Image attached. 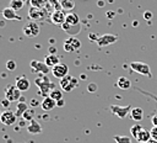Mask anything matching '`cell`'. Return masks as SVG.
Wrapping results in <instances>:
<instances>
[{
	"mask_svg": "<svg viewBox=\"0 0 157 143\" xmlns=\"http://www.w3.org/2000/svg\"><path fill=\"white\" fill-rule=\"evenodd\" d=\"M4 94H5V99H7L10 102H13L21 99V91L17 89L16 85H11V84L6 85Z\"/></svg>",
	"mask_w": 157,
	"mask_h": 143,
	"instance_id": "1",
	"label": "cell"
},
{
	"mask_svg": "<svg viewBox=\"0 0 157 143\" xmlns=\"http://www.w3.org/2000/svg\"><path fill=\"white\" fill-rule=\"evenodd\" d=\"M36 84H37V85L39 86V89H40V91H38V92H40V95H43V96H45L49 91L56 89L55 85H54L53 83H50L49 80H47L44 76L37 78V79H36Z\"/></svg>",
	"mask_w": 157,
	"mask_h": 143,
	"instance_id": "2",
	"label": "cell"
},
{
	"mask_svg": "<svg viewBox=\"0 0 157 143\" xmlns=\"http://www.w3.org/2000/svg\"><path fill=\"white\" fill-rule=\"evenodd\" d=\"M129 65L134 72H136V73H139L141 75L151 76V68H150L148 64H146L144 62H131Z\"/></svg>",
	"mask_w": 157,
	"mask_h": 143,
	"instance_id": "3",
	"label": "cell"
},
{
	"mask_svg": "<svg viewBox=\"0 0 157 143\" xmlns=\"http://www.w3.org/2000/svg\"><path fill=\"white\" fill-rule=\"evenodd\" d=\"M22 31H23L25 36H27V37H31V38H32V37H36V36H38V35H39L40 28H39V25H38L36 21H28V22L23 26Z\"/></svg>",
	"mask_w": 157,
	"mask_h": 143,
	"instance_id": "4",
	"label": "cell"
},
{
	"mask_svg": "<svg viewBox=\"0 0 157 143\" xmlns=\"http://www.w3.org/2000/svg\"><path fill=\"white\" fill-rule=\"evenodd\" d=\"M131 106L126 105V106H119V105H110L109 110L112 113H114L115 116H118L119 118H125L128 116V113L131 112Z\"/></svg>",
	"mask_w": 157,
	"mask_h": 143,
	"instance_id": "5",
	"label": "cell"
},
{
	"mask_svg": "<svg viewBox=\"0 0 157 143\" xmlns=\"http://www.w3.org/2000/svg\"><path fill=\"white\" fill-rule=\"evenodd\" d=\"M60 86H61L63 90L70 92L77 86V79L71 76V75H66L65 78L60 79Z\"/></svg>",
	"mask_w": 157,
	"mask_h": 143,
	"instance_id": "6",
	"label": "cell"
},
{
	"mask_svg": "<svg viewBox=\"0 0 157 143\" xmlns=\"http://www.w3.org/2000/svg\"><path fill=\"white\" fill-rule=\"evenodd\" d=\"M118 41V36L117 35H112V33H105L98 37V39L96 41V43L98 44V47H105L109 44H113Z\"/></svg>",
	"mask_w": 157,
	"mask_h": 143,
	"instance_id": "7",
	"label": "cell"
},
{
	"mask_svg": "<svg viewBox=\"0 0 157 143\" xmlns=\"http://www.w3.org/2000/svg\"><path fill=\"white\" fill-rule=\"evenodd\" d=\"M81 48V42L80 39H77L76 37H70L69 39H66L64 42V49L65 52L67 53H71V52H76L77 49Z\"/></svg>",
	"mask_w": 157,
	"mask_h": 143,
	"instance_id": "8",
	"label": "cell"
},
{
	"mask_svg": "<svg viewBox=\"0 0 157 143\" xmlns=\"http://www.w3.org/2000/svg\"><path fill=\"white\" fill-rule=\"evenodd\" d=\"M52 73L55 78L58 79H63L65 78L66 75H69V67L64 63H60L58 65H55L54 68H52Z\"/></svg>",
	"mask_w": 157,
	"mask_h": 143,
	"instance_id": "9",
	"label": "cell"
},
{
	"mask_svg": "<svg viewBox=\"0 0 157 143\" xmlns=\"http://www.w3.org/2000/svg\"><path fill=\"white\" fill-rule=\"evenodd\" d=\"M16 117H17L16 113H13L10 110H6V111L1 112V115H0V122L4 123V125H6V126H11V125H13L16 122V120H17Z\"/></svg>",
	"mask_w": 157,
	"mask_h": 143,
	"instance_id": "10",
	"label": "cell"
},
{
	"mask_svg": "<svg viewBox=\"0 0 157 143\" xmlns=\"http://www.w3.org/2000/svg\"><path fill=\"white\" fill-rule=\"evenodd\" d=\"M50 20H52V22H53L54 25H60V26H61V25L65 22V20H66V15H65V12H64L63 10H55V11L52 14Z\"/></svg>",
	"mask_w": 157,
	"mask_h": 143,
	"instance_id": "11",
	"label": "cell"
},
{
	"mask_svg": "<svg viewBox=\"0 0 157 143\" xmlns=\"http://www.w3.org/2000/svg\"><path fill=\"white\" fill-rule=\"evenodd\" d=\"M61 28L64 30V32H66L67 35H70L71 37H75L77 33H80L81 31V25H69L66 22H64L61 25Z\"/></svg>",
	"mask_w": 157,
	"mask_h": 143,
	"instance_id": "12",
	"label": "cell"
},
{
	"mask_svg": "<svg viewBox=\"0 0 157 143\" xmlns=\"http://www.w3.org/2000/svg\"><path fill=\"white\" fill-rule=\"evenodd\" d=\"M28 16L32 21H37V20H43L45 17L44 15V11L40 10L39 7H36V6H32L29 10H28Z\"/></svg>",
	"mask_w": 157,
	"mask_h": 143,
	"instance_id": "13",
	"label": "cell"
},
{
	"mask_svg": "<svg viewBox=\"0 0 157 143\" xmlns=\"http://www.w3.org/2000/svg\"><path fill=\"white\" fill-rule=\"evenodd\" d=\"M31 68H32L33 72H39V73H43V74H47L49 72V67L44 62H38L36 59H33L31 62Z\"/></svg>",
	"mask_w": 157,
	"mask_h": 143,
	"instance_id": "14",
	"label": "cell"
},
{
	"mask_svg": "<svg viewBox=\"0 0 157 143\" xmlns=\"http://www.w3.org/2000/svg\"><path fill=\"white\" fill-rule=\"evenodd\" d=\"M16 86H17V89L20 90V91H27V90H29V88H31V83H29V80L26 78V76H17L16 78V84H15Z\"/></svg>",
	"mask_w": 157,
	"mask_h": 143,
	"instance_id": "15",
	"label": "cell"
},
{
	"mask_svg": "<svg viewBox=\"0 0 157 143\" xmlns=\"http://www.w3.org/2000/svg\"><path fill=\"white\" fill-rule=\"evenodd\" d=\"M1 15H2V17H4L5 20H9V21H12V20H21V17L16 14V11H15L13 9H11L10 6L2 9Z\"/></svg>",
	"mask_w": 157,
	"mask_h": 143,
	"instance_id": "16",
	"label": "cell"
},
{
	"mask_svg": "<svg viewBox=\"0 0 157 143\" xmlns=\"http://www.w3.org/2000/svg\"><path fill=\"white\" fill-rule=\"evenodd\" d=\"M27 132L31 134H39L42 133V126L36 120H32L27 126Z\"/></svg>",
	"mask_w": 157,
	"mask_h": 143,
	"instance_id": "17",
	"label": "cell"
},
{
	"mask_svg": "<svg viewBox=\"0 0 157 143\" xmlns=\"http://www.w3.org/2000/svg\"><path fill=\"white\" fill-rule=\"evenodd\" d=\"M40 106H42V108H43L44 111H50V110H53V108L56 106V101L53 100L50 96H45V97L43 99Z\"/></svg>",
	"mask_w": 157,
	"mask_h": 143,
	"instance_id": "18",
	"label": "cell"
},
{
	"mask_svg": "<svg viewBox=\"0 0 157 143\" xmlns=\"http://www.w3.org/2000/svg\"><path fill=\"white\" fill-rule=\"evenodd\" d=\"M151 138H152V137H151V131L142 128V129L140 131V133L137 134L136 141H137L139 143H147V142H148Z\"/></svg>",
	"mask_w": 157,
	"mask_h": 143,
	"instance_id": "19",
	"label": "cell"
},
{
	"mask_svg": "<svg viewBox=\"0 0 157 143\" xmlns=\"http://www.w3.org/2000/svg\"><path fill=\"white\" fill-rule=\"evenodd\" d=\"M130 116H131V118L134 121L140 122L144 118V110H142V107H139V106L137 107H132L131 112H130Z\"/></svg>",
	"mask_w": 157,
	"mask_h": 143,
	"instance_id": "20",
	"label": "cell"
},
{
	"mask_svg": "<svg viewBox=\"0 0 157 143\" xmlns=\"http://www.w3.org/2000/svg\"><path fill=\"white\" fill-rule=\"evenodd\" d=\"M44 63H45L49 68H54L55 65L60 64L59 58H58L55 54H48V55H45V57H44Z\"/></svg>",
	"mask_w": 157,
	"mask_h": 143,
	"instance_id": "21",
	"label": "cell"
},
{
	"mask_svg": "<svg viewBox=\"0 0 157 143\" xmlns=\"http://www.w3.org/2000/svg\"><path fill=\"white\" fill-rule=\"evenodd\" d=\"M117 85H118V88L121 89V90H128V89H130V86H131V81H130L126 76H120V78H118V80H117Z\"/></svg>",
	"mask_w": 157,
	"mask_h": 143,
	"instance_id": "22",
	"label": "cell"
},
{
	"mask_svg": "<svg viewBox=\"0 0 157 143\" xmlns=\"http://www.w3.org/2000/svg\"><path fill=\"white\" fill-rule=\"evenodd\" d=\"M65 22L69 23V25H80V18H78V16L75 12H69L66 15Z\"/></svg>",
	"mask_w": 157,
	"mask_h": 143,
	"instance_id": "23",
	"label": "cell"
},
{
	"mask_svg": "<svg viewBox=\"0 0 157 143\" xmlns=\"http://www.w3.org/2000/svg\"><path fill=\"white\" fill-rule=\"evenodd\" d=\"M16 116H20V117H22L23 116V113L28 110V106L23 102V101H21V102H18L17 104V106H16Z\"/></svg>",
	"mask_w": 157,
	"mask_h": 143,
	"instance_id": "24",
	"label": "cell"
},
{
	"mask_svg": "<svg viewBox=\"0 0 157 143\" xmlns=\"http://www.w3.org/2000/svg\"><path fill=\"white\" fill-rule=\"evenodd\" d=\"M10 7L13 9L15 11H18L23 7V0H11L10 1Z\"/></svg>",
	"mask_w": 157,
	"mask_h": 143,
	"instance_id": "25",
	"label": "cell"
},
{
	"mask_svg": "<svg viewBox=\"0 0 157 143\" xmlns=\"http://www.w3.org/2000/svg\"><path fill=\"white\" fill-rule=\"evenodd\" d=\"M49 96H50L53 100L59 101V100L63 99V92H61L59 89H54V90H52V91L49 92Z\"/></svg>",
	"mask_w": 157,
	"mask_h": 143,
	"instance_id": "26",
	"label": "cell"
},
{
	"mask_svg": "<svg viewBox=\"0 0 157 143\" xmlns=\"http://www.w3.org/2000/svg\"><path fill=\"white\" fill-rule=\"evenodd\" d=\"M144 127L140 125V123H136V125H134V126H131L130 127V133H131V136L136 139V137H137V134L140 133V131Z\"/></svg>",
	"mask_w": 157,
	"mask_h": 143,
	"instance_id": "27",
	"label": "cell"
},
{
	"mask_svg": "<svg viewBox=\"0 0 157 143\" xmlns=\"http://www.w3.org/2000/svg\"><path fill=\"white\" fill-rule=\"evenodd\" d=\"M114 141L117 143H131V139L128 136H114Z\"/></svg>",
	"mask_w": 157,
	"mask_h": 143,
	"instance_id": "28",
	"label": "cell"
},
{
	"mask_svg": "<svg viewBox=\"0 0 157 143\" xmlns=\"http://www.w3.org/2000/svg\"><path fill=\"white\" fill-rule=\"evenodd\" d=\"M61 6H63V9H65V10H71V9H74V6H75V4L71 1V0H63L61 1Z\"/></svg>",
	"mask_w": 157,
	"mask_h": 143,
	"instance_id": "29",
	"label": "cell"
},
{
	"mask_svg": "<svg viewBox=\"0 0 157 143\" xmlns=\"http://www.w3.org/2000/svg\"><path fill=\"white\" fill-rule=\"evenodd\" d=\"M6 69H7L9 72H13V70L16 69V63H15V60H12V59L7 60V62H6Z\"/></svg>",
	"mask_w": 157,
	"mask_h": 143,
	"instance_id": "30",
	"label": "cell"
},
{
	"mask_svg": "<svg viewBox=\"0 0 157 143\" xmlns=\"http://www.w3.org/2000/svg\"><path fill=\"white\" fill-rule=\"evenodd\" d=\"M22 118H25V120H27V121L31 122V121L33 120V110H27V111L23 113Z\"/></svg>",
	"mask_w": 157,
	"mask_h": 143,
	"instance_id": "31",
	"label": "cell"
},
{
	"mask_svg": "<svg viewBox=\"0 0 157 143\" xmlns=\"http://www.w3.org/2000/svg\"><path fill=\"white\" fill-rule=\"evenodd\" d=\"M150 131H151V137H152L153 139H156V141H157V127H155V126H153Z\"/></svg>",
	"mask_w": 157,
	"mask_h": 143,
	"instance_id": "32",
	"label": "cell"
},
{
	"mask_svg": "<svg viewBox=\"0 0 157 143\" xmlns=\"http://www.w3.org/2000/svg\"><path fill=\"white\" fill-rule=\"evenodd\" d=\"M144 18H145L146 21H150V20L152 18V12H150V11H145V12H144Z\"/></svg>",
	"mask_w": 157,
	"mask_h": 143,
	"instance_id": "33",
	"label": "cell"
},
{
	"mask_svg": "<svg viewBox=\"0 0 157 143\" xmlns=\"http://www.w3.org/2000/svg\"><path fill=\"white\" fill-rule=\"evenodd\" d=\"M151 123H152V126L157 127V113H155V115L151 117Z\"/></svg>",
	"mask_w": 157,
	"mask_h": 143,
	"instance_id": "34",
	"label": "cell"
},
{
	"mask_svg": "<svg viewBox=\"0 0 157 143\" xmlns=\"http://www.w3.org/2000/svg\"><path fill=\"white\" fill-rule=\"evenodd\" d=\"M96 89H97L96 84H90V85L87 86V90H88L90 92H93V91H96Z\"/></svg>",
	"mask_w": 157,
	"mask_h": 143,
	"instance_id": "35",
	"label": "cell"
},
{
	"mask_svg": "<svg viewBox=\"0 0 157 143\" xmlns=\"http://www.w3.org/2000/svg\"><path fill=\"white\" fill-rule=\"evenodd\" d=\"M1 105H2L5 108H7V107L10 106V101H9L7 99H4V100H1Z\"/></svg>",
	"mask_w": 157,
	"mask_h": 143,
	"instance_id": "36",
	"label": "cell"
},
{
	"mask_svg": "<svg viewBox=\"0 0 157 143\" xmlns=\"http://www.w3.org/2000/svg\"><path fill=\"white\" fill-rule=\"evenodd\" d=\"M88 37H90V39H92V41H94V42L98 39V36H97V35H94V33H90V35H88Z\"/></svg>",
	"mask_w": 157,
	"mask_h": 143,
	"instance_id": "37",
	"label": "cell"
},
{
	"mask_svg": "<svg viewBox=\"0 0 157 143\" xmlns=\"http://www.w3.org/2000/svg\"><path fill=\"white\" fill-rule=\"evenodd\" d=\"M55 52H56L55 51V47H50L49 48V54H55Z\"/></svg>",
	"mask_w": 157,
	"mask_h": 143,
	"instance_id": "38",
	"label": "cell"
},
{
	"mask_svg": "<svg viewBox=\"0 0 157 143\" xmlns=\"http://www.w3.org/2000/svg\"><path fill=\"white\" fill-rule=\"evenodd\" d=\"M56 105H58V106H63V105H64V100L61 99V100H59V101H56Z\"/></svg>",
	"mask_w": 157,
	"mask_h": 143,
	"instance_id": "39",
	"label": "cell"
},
{
	"mask_svg": "<svg viewBox=\"0 0 157 143\" xmlns=\"http://www.w3.org/2000/svg\"><path fill=\"white\" fill-rule=\"evenodd\" d=\"M107 16L108 17H114V12H107Z\"/></svg>",
	"mask_w": 157,
	"mask_h": 143,
	"instance_id": "40",
	"label": "cell"
},
{
	"mask_svg": "<svg viewBox=\"0 0 157 143\" xmlns=\"http://www.w3.org/2000/svg\"><path fill=\"white\" fill-rule=\"evenodd\" d=\"M147 143H157V141H156V139H153V138H151V139H150Z\"/></svg>",
	"mask_w": 157,
	"mask_h": 143,
	"instance_id": "41",
	"label": "cell"
},
{
	"mask_svg": "<svg viewBox=\"0 0 157 143\" xmlns=\"http://www.w3.org/2000/svg\"><path fill=\"white\" fill-rule=\"evenodd\" d=\"M98 5H99V6H103V5H104V2H103V1H102V0H101V1H99V2H98Z\"/></svg>",
	"mask_w": 157,
	"mask_h": 143,
	"instance_id": "42",
	"label": "cell"
},
{
	"mask_svg": "<svg viewBox=\"0 0 157 143\" xmlns=\"http://www.w3.org/2000/svg\"><path fill=\"white\" fill-rule=\"evenodd\" d=\"M37 104H38V102H37V101L33 99V101H32V105H37Z\"/></svg>",
	"mask_w": 157,
	"mask_h": 143,
	"instance_id": "43",
	"label": "cell"
},
{
	"mask_svg": "<svg viewBox=\"0 0 157 143\" xmlns=\"http://www.w3.org/2000/svg\"><path fill=\"white\" fill-rule=\"evenodd\" d=\"M21 143H25V142H21Z\"/></svg>",
	"mask_w": 157,
	"mask_h": 143,
	"instance_id": "44",
	"label": "cell"
}]
</instances>
